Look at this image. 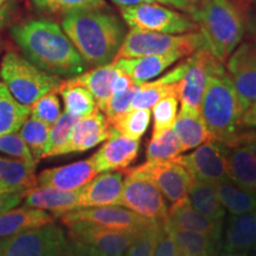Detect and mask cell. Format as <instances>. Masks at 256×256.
Returning a JSON list of instances; mask_svg holds the SVG:
<instances>
[{"label": "cell", "mask_w": 256, "mask_h": 256, "mask_svg": "<svg viewBox=\"0 0 256 256\" xmlns=\"http://www.w3.org/2000/svg\"><path fill=\"white\" fill-rule=\"evenodd\" d=\"M216 190L224 209L232 215H241L256 210L255 192L240 188L230 179L216 183Z\"/></svg>", "instance_id": "1f68e13d"}, {"label": "cell", "mask_w": 256, "mask_h": 256, "mask_svg": "<svg viewBox=\"0 0 256 256\" xmlns=\"http://www.w3.org/2000/svg\"><path fill=\"white\" fill-rule=\"evenodd\" d=\"M168 226L176 243L178 256H210L217 254L218 242L210 236L191 230L174 228L168 223Z\"/></svg>", "instance_id": "f546056e"}, {"label": "cell", "mask_w": 256, "mask_h": 256, "mask_svg": "<svg viewBox=\"0 0 256 256\" xmlns=\"http://www.w3.org/2000/svg\"><path fill=\"white\" fill-rule=\"evenodd\" d=\"M156 2L168 6V8H174L177 10H180L184 14H192L196 11L200 0H156Z\"/></svg>", "instance_id": "c3c4849f"}, {"label": "cell", "mask_w": 256, "mask_h": 256, "mask_svg": "<svg viewBox=\"0 0 256 256\" xmlns=\"http://www.w3.org/2000/svg\"><path fill=\"white\" fill-rule=\"evenodd\" d=\"M188 66L183 78L178 82V101L182 108L200 110L202 100L206 87L208 76L216 60L206 48H200L196 52L188 56Z\"/></svg>", "instance_id": "5bb4252c"}, {"label": "cell", "mask_w": 256, "mask_h": 256, "mask_svg": "<svg viewBox=\"0 0 256 256\" xmlns=\"http://www.w3.org/2000/svg\"><path fill=\"white\" fill-rule=\"evenodd\" d=\"M188 198L194 209L212 220H222L226 209L220 203L216 190V183L194 179L188 188Z\"/></svg>", "instance_id": "f1b7e54d"}, {"label": "cell", "mask_w": 256, "mask_h": 256, "mask_svg": "<svg viewBox=\"0 0 256 256\" xmlns=\"http://www.w3.org/2000/svg\"><path fill=\"white\" fill-rule=\"evenodd\" d=\"M0 46H2V38H0Z\"/></svg>", "instance_id": "91938a15"}, {"label": "cell", "mask_w": 256, "mask_h": 256, "mask_svg": "<svg viewBox=\"0 0 256 256\" xmlns=\"http://www.w3.org/2000/svg\"><path fill=\"white\" fill-rule=\"evenodd\" d=\"M133 86H136V83L130 78V76L114 66V74L112 78V95L122 94L130 90Z\"/></svg>", "instance_id": "bcb514c9"}, {"label": "cell", "mask_w": 256, "mask_h": 256, "mask_svg": "<svg viewBox=\"0 0 256 256\" xmlns=\"http://www.w3.org/2000/svg\"><path fill=\"white\" fill-rule=\"evenodd\" d=\"M114 74V63L104 64L95 66L88 72H83L78 76L68 78L72 84L84 87L92 95L96 106L101 112L104 110L106 106L112 96V78Z\"/></svg>", "instance_id": "83f0119b"}, {"label": "cell", "mask_w": 256, "mask_h": 256, "mask_svg": "<svg viewBox=\"0 0 256 256\" xmlns=\"http://www.w3.org/2000/svg\"><path fill=\"white\" fill-rule=\"evenodd\" d=\"M180 153V144L172 128L153 136L146 147L147 160H172Z\"/></svg>", "instance_id": "8d00e7d4"}, {"label": "cell", "mask_w": 256, "mask_h": 256, "mask_svg": "<svg viewBox=\"0 0 256 256\" xmlns=\"http://www.w3.org/2000/svg\"><path fill=\"white\" fill-rule=\"evenodd\" d=\"M226 151V145L210 140L190 154L178 156L174 160L184 166L194 179L218 183L230 179Z\"/></svg>", "instance_id": "30bf717a"}, {"label": "cell", "mask_w": 256, "mask_h": 256, "mask_svg": "<svg viewBox=\"0 0 256 256\" xmlns=\"http://www.w3.org/2000/svg\"><path fill=\"white\" fill-rule=\"evenodd\" d=\"M136 168L152 179L159 191L172 204L188 197L194 177L184 166L172 160H147Z\"/></svg>", "instance_id": "4fadbf2b"}, {"label": "cell", "mask_w": 256, "mask_h": 256, "mask_svg": "<svg viewBox=\"0 0 256 256\" xmlns=\"http://www.w3.org/2000/svg\"><path fill=\"white\" fill-rule=\"evenodd\" d=\"M0 152L16 156L18 159L26 160V162H36L32 156L30 150L28 148L26 144L22 139L19 134H4L0 136ZM38 164V162H36Z\"/></svg>", "instance_id": "ee69618b"}, {"label": "cell", "mask_w": 256, "mask_h": 256, "mask_svg": "<svg viewBox=\"0 0 256 256\" xmlns=\"http://www.w3.org/2000/svg\"><path fill=\"white\" fill-rule=\"evenodd\" d=\"M256 252V210L229 218L223 256H247Z\"/></svg>", "instance_id": "ffe728a7"}, {"label": "cell", "mask_w": 256, "mask_h": 256, "mask_svg": "<svg viewBox=\"0 0 256 256\" xmlns=\"http://www.w3.org/2000/svg\"><path fill=\"white\" fill-rule=\"evenodd\" d=\"M30 116V107L19 104L0 82V136L17 133Z\"/></svg>", "instance_id": "4dcf8cb0"}, {"label": "cell", "mask_w": 256, "mask_h": 256, "mask_svg": "<svg viewBox=\"0 0 256 256\" xmlns=\"http://www.w3.org/2000/svg\"><path fill=\"white\" fill-rule=\"evenodd\" d=\"M58 92H50L34 101L30 107V115L36 118L46 126L51 127L60 116V102Z\"/></svg>", "instance_id": "60d3db41"}, {"label": "cell", "mask_w": 256, "mask_h": 256, "mask_svg": "<svg viewBox=\"0 0 256 256\" xmlns=\"http://www.w3.org/2000/svg\"><path fill=\"white\" fill-rule=\"evenodd\" d=\"M252 2H254V5L256 6V0H252Z\"/></svg>", "instance_id": "680465c9"}, {"label": "cell", "mask_w": 256, "mask_h": 256, "mask_svg": "<svg viewBox=\"0 0 256 256\" xmlns=\"http://www.w3.org/2000/svg\"><path fill=\"white\" fill-rule=\"evenodd\" d=\"M226 148L230 180L256 194V160L250 151L240 142H232Z\"/></svg>", "instance_id": "4316f807"}, {"label": "cell", "mask_w": 256, "mask_h": 256, "mask_svg": "<svg viewBox=\"0 0 256 256\" xmlns=\"http://www.w3.org/2000/svg\"><path fill=\"white\" fill-rule=\"evenodd\" d=\"M246 108L223 63L216 60L208 76L200 114L211 139L229 146L241 132Z\"/></svg>", "instance_id": "3957f363"}, {"label": "cell", "mask_w": 256, "mask_h": 256, "mask_svg": "<svg viewBox=\"0 0 256 256\" xmlns=\"http://www.w3.org/2000/svg\"><path fill=\"white\" fill-rule=\"evenodd\" d=\"M183 57H188L182 51H172L164 55H153L136 58H120L113 60L116 68L124 70L130 76L136 84L148 82L158 78L172 64H174Z\"/></svg>", "instance_id": "7402d4cb"}, {"label": "cell", "mask_w": 256, "mask_h": 256, "mask_svg": "<svg viewBox=\"0 0 256 256\" xmlns=\"http://www.w3.org/2000/svg\"><path fill=\"white\" fill-rule=\"evenodd\" d=\"M0 256H72V244L52 222L0 240Z\"/></svg>", "instance_id": "52a82bcc"}, {"label": "cell", "mask_w": 256, "mask_h": 256, "mask_svg": "<svg viewBox=\"0 0 256 256\" xmlns=\"http://www.w3.org/2000/svg\"><path fill=\"white\" fill-rule=\"evenodd\" d=\"M10 34L25 58L50 75L74 78L84 72L87 64L55 22H23L14 25Z\"/></svg>", "instance_id": "6da1fadb"}, {"label": "cell", "mask_w": 256, "mask_h": 256, "mask_svg": "<svg viewBox=\"0 0 256 256\" xmlns=\"http://www.w3.org/2000/svg\"><path fill=\"white\" fill-rule=\"evenodd\" d=\"M168 223L174 228L206 234L218 242L222 234V220H212L198 212L188 197L176 202L168 211Z\"/></svg>", "instance_id": "44dd1931"}, {"label": "cell", "mask_w": 256, "mask_h": 256, "mask_svg": "<svg viewBox=\"0 0 256 256\" xmlns=\"http://www.w3.org/2000/svg\"><path fill=\"white\" fill-rule=\"evenodd\" d=\"M36 162L0 158V190L26 194L37 188Z\"/></svg>", "instance_id": "cb8c5ba5"}, {"label": "cell", "mask_w": 256, "mask_h": 256, "mask_svg": "<svg viewBox=\"0 0 256 256\" xmlns=\"http://www.w3.org/2000/svg\"><path fill=\"white\" fill-rule=\"evenodd\" d=\"M5 2L6 0H0V10L2 8V6H4V4H5Z\"/></svg>", "instance_id": "11a10c76"}, {"label": "cell", "mask_w": 256, "mask_h": 256, "mask_svg": "<svg viewBox=\"0 0 256 256\" xmlns=\"http://www.w3.org/2000/svg\"><path fill=\"white\" fill-rule=\"evenodd\" d=\"M80 188L75 191H62L54 188L37 186L25 194L24 206L51 211L57 218L68 211L80 208Z\"/></svg>", "instance_id": "603a6c76"}, {"label": "cell", "mask_w": 256, "mask_h": 256, "mask_svg": "<svg viewBox=\"0 0 256 256\" xmlns=\"http://www.w3.org/2000/svg\"><path fill=\"white\" fill-rule=\"evenodd\" d=\"M72 256H107L98 249L80 242L72 241Z\"/></svg>", "instance_id": "f907efd6"}, {"label": "cell", "mask_w": 256, "mask_h": 256, "mask_svg": "<svg viewBox=\"0 0 256 256\" xmlns=\"http://www.w3.org/2000/svg\"><path fill=\"white\" fill-rule=\"evenodd\" d=\"M2 16L0 14V23H2Z\"/></svg>", "instance_id": "6f0895ef"}, {"label": "cell", "mask_w": 256, "mask_h": 256, "mask_svg": "<svg viewBox=\"0 0 256 256\" xmlns=\"http://www.w3.org/2000/svg\"><path fill=\"white\" fill-rule=\"evenodd\" d=\"M62 28L92 68L113 62L126 36L124 20L107 6L64 14Z\"/></svg>", "instance_id": "7a4b0ae2"}, {"label": "cell", "mask_w": 256, "mask_h": 256, "mask_svg": "<svg viewBox=\"0 0 256 256\" xmlns=\"http://www.w3.org/2000/svg\"><path fill=\"white\" fill-rule=\"evenodd\" d=\"M110 128L106 115L96 108L92 114L81 118L76 122L69 142L62 151V156L86 152L98 144L104 142L110 136Z\"/></svg>", "instance_id": "d6986e66"}, {"label": "cell", "mask_w": 256, "mask_h": 256, "mask_svg": "<svg viewBox=\"0 0 256 256\" xmlns=\"http://www.w3.org/2000/svg\"><path fill=\"white\" fill-rule=\"evenodd\" d=\"M247 31L250 34L252 40L256 42V14H252L247 20Z\"/></svg>", "instance_id": "db71d44e"}, {"label": "cell", "mask_w": 256, "mask_h": 256, "mask_svg": "<svg viewBox=\"0 0 256 256\" xmlns=\"http://www.w3.org/2000/svg\"><path fill=\"white\" fill-rule=\"evenodd\" d=\"M74 242L90 246L107 256H124L138 232H121L100 224L78 220L66 226Z\"/></svg>", "instance_id": "8fae6325"}, {"label": "cell", "mask_w": 256, "mask_h": 256, "mask_svg": "<svg viewBox=\"0 0 256 256\" xmlns=\"http://www.w3.org/2000/svg\"><path fill=\"white\" fill-rule=\"evenodd\" d=\"M177 84H168L164 83L160 78L156 81L145 82L139 84L138 90L133 96L132 104H130V110H150L156 104L170 95H177Z\"/></svg>", "instance_id": "836d02e7"}, {"label": "cell", "mask_w": 256, "mask_h": 256, "mask_svg": "<svg viewBox=\"0 0 256 256\" xmlns=\"http://www.w3.org/2000/svg\"><path fill=\"white\" fill-rule=\"evenodd\" d=\"M139 150L140 140L124 136L112 127L110 136L90 158L98 174L104 171L122 172L136 159Z\"/></svg>", "instance_id": "2e32d148"}, {"label": "cell", "mask_w": 256, "mask_h": 256, "mask_svg": "<svg viewBox=\"0 0 256 256\" xmlns=\"http://www.w3.org/2000/svg\"><path fill=\"white\" fill-rule=\"evenodd\" d=\"M247 256H256V252H254V254H250V255H247Z\"/></svg>", "instance_id": "9f6ffc18"}, {"label": "cell", "mask_w": 256, "mask_h": 256, "mask_svg": "<svg viewBox=\"0 0 256 256\" xmlns=\"http://www.w3.org/2000/svg\"><path fill=\"white\" fill-rule=\"evenodd\" d=\"M191 17L203 38L204 48L222 63L242 43L247 32V20L232 0H200Z\"/></svg>", "instance_id": "277c9868"}, {"label": "cell", "mask_w": 256, "mask_h": 256, "mask_svg": "<svg viewBox=\"0 0 256 256\" xmlns=\"http://www.w3.org/2000/svg\"><path fill=\"white\" fill-rule=\"evenodd\" d=\"M138 87H139V84H136L130 90L124 92L122 94H115L110 96L104 110L102 112L107 118L110 124L130 110V104H132L133 96L136 92Z\"/></svg>", "instance_id": "7bdbcfd3"}, {"label": "cell", "mask_w": 256, "mask_h": 256, "mask_svg": "<svg viewBox=\"0 0 256 256\" xmlns=\"http://www.w3.org/2000/svg\"><path fill=\"white\" fill-rule=\"evenodd\" d=\"M90 156L72 164L57 166L42 171L37 177L38 186L54 188L62 191H75L81 188L98 174Z\"/></svg>", "instance_id": "ac0fdd59"}, {"label": "cell", "mask_w": 256, "mask_h": 256, "mask_svg": "<svg viewBox=\"0 0 256 256\" xmlns=\"http://www.w3.org/2000/svg\"><path fill=\"white\" fill-rule=\"evenodd\" d=\"M153 256H178L176 243L170 232L168 222H159L156 248Z\"/></svg>", "instance_id": "f6af8a7d"}, {"label": "cell", "mask_w": 256, "mask_h": 256, "mask_svg": "<svg viewBox=\"0 0 256 256\" xmlns=\"http://www.w3.org/2000/svg\"><path fill=\"white\" fill-rule=\"evenodd\" d=\"M122 197L120 206L145 217L152 222H164L168 220V206L162 192L152 179L140 172L136 168H126Z\"/></svg>", "instance_id": "9c48e42d"}, {"label": "cell", "mask_w": 256, "mask_h": 256, "mask_svg": "<svg viewBox=\"0 0 256 256\" xmlns=\"http://www.w3.org/2000/svg\"><path fill=\"white\" fill-rule=\"evenodd\" d=\"M57 92L62 96L64 112L78 119L88 116L98 108L94 98L89 90L81 86L72 84L68 80L60 82Z\"/></svg>", "instance_id": "d6a6232c"}, {"label": "cell", "mask_w": 256, "mask_h": 256, "mask_svg": "<svg viewBox=\"0 0 256 256\" xmlns=\"http://www.w3.org/2000/svg\"><path fill=\"white\" fill-rule=\"evenodd\" d=\"M24 197L25 194H23L0 190V215L18 206L19 203L24 200Z\"/></svg>", "instance_id": "7dc6e473"}, {"label": "cell", "mask_w": 256, "mask_h": 256, "mask_svg": "<svg viewBox=\"0 0 256 256\" xmlns=\"http://www.w3.org/2000/svg\"><path fill=\"white\" fill-rule=\"evenodd\" d=\"M174 130L180 144L182 152L196 148L212 140L200 110L182 108L174 124Z\"/></svg>", "instance_id": "d4e9b609"}, {"label": "cell", "mask_w": 256, "mask_h": 256, "mask_svg": "<svg viewBox=\"0 0 256 256\" xmlns=\"http://www.w3.org/2000/svg\"><path fill=\"white\" fill-rule=\"evenodd\" d=\"M241 128H255L256 130V101L246 108L241 119Z\"/></svg>", "instance_id": "816d5d0a"}, {"label": "cell", "mask_w": 256, "mask_h": 256, "mask_svg": "<svg viewBox=\"0 0 256 256\" xmlns=\"http://www.w3.org/2000/svg\"><path fill=\"white\" fill-rule=\"evenodd\" d=\"M210 256H218L217 254H214V255H210Z\"/></svg>", "instance_id": "94428289"}, {"label": "cell", "mask_w": 256, "mask_h": 256, "mask_svg": "<svg viewBox=\"0 0 256 256\" xmlns=\"http://www.w3.org/2000/svg\"><path fill=\"white\" fill-rule=\"evenodd\" d=\"M122 188V172L104 171L98 174L80 188V208L120 206Z\"/></svg>", "instance_id": "e0dca14e"}, {"label": "cell", "mask_w": 256, "mask_h": 256, "mask_svg": "<svg viewBox=\"0 0 256 256\" xmlns=\"http://www.w3.org/2000/svg\"><path fill=\"white\" fill-rule=\"evenodd\" d=\"M151 121V112L150 110H130L116 119L110 126L122 133L124 136L132 139L140 140L146 133Z\"/></svg>", "instance_id": "f35d334b"}, {"label": "cell", "mask_w": 256, "mask_h": 256, "mask_svg": "<svg viewBox=\"0 0 256 256\" xmlns=\"http://www.w3.org/2000/svg\"><path fill=\"white\" fill-rule=\"evenodd\" d=\"M158 226L159 222H151L140 229L128 247L126 256H153Z\"/></svg>", "instance_id": "b9f144b4"}, {"label": "cell", "mask_w": 256, "mask_h": 256, "mask_svg": "<svg viewBox=\"0 0 256 256\" xmlns=\"http://www.w3.org/2000/svg\"><path fill=\"white\" fill-rule=\"evenodd\" d=\"M49 126L31 115L25 120L23 126L18 130L19 136L26 144L36 162L44 158L48 140H49Z\"/></svg>", "instance_id": "e575fe53"}, {"label": "cell", "mask_w": 256, "mask_h": 256, "mask_svg": "<svg viewBox=\"0 0 256 256\" xmlns=\"http://www.w3.org/2000/svg\"><path fill=\"white\" fill-rule=\"evenodd\" d=\"M124 23L134 30L168 34H184L198 31L190 14L171 10L156 2L120 8Z\"/></svg>", "instance_id": "ba28073f"}, {"label": "cell", "mask_w": 256, "mask_h": 256, "mask_svg": "<svg viewBox=\"0 0 256 256\" xmlns=\"http://www.w3.org/2000/svg\"><path fill=\"white\" fill-rule=\"evenodd\" d=\"M0 78L19 104L31 107L50 92H57L62 82L14 51L6 52L0 64Z\"/></svg>", "instance_id": "5b68a950"}, {"label": "cell", "mask_w": 256, "mask_h": 256, "mask_svg": "<svg viewBox=\"0 0 256 256\" xmlns=\"http://www.w3.org/2000/svg\"><path fill=\"white\" fill-rule=\"evenodd\" d=\"M119 8H130L140 4H150V2H156V0H112Z\"/></svg>", "instance_id": "f5cc1de1"}, {"label": "cell", "mask_w": 256, "mask_h": 256, "mask_svg": "<svg viewBox=\"0 0 256 256\" xmlns=\"http://www.w3.org/2000/svg\"><path fill=\"white\" fill-rule=\"evenodd\" d=\"M226 72L244 108L256 101V42H243L226 60Z\"/></svg>", "instance_id": "9a60e30c"}, {"label": "cell", "mask_w": 256, "mask_h": 256, "mask_svg": "<svg viewBox=\"0 0 256 256\" xmlns=\"http://www.w3.org/2000/svg\"><path fill=\"white\" fill-rule=\"evenodd\" d=\"M38 11L49 14H68L72 12L106 8V0H32Z\"/></svg>", "instance_id": "74e56055"}, {"label": "cell", "mask_w": 256, "mask_h": 256, "mask_svg": "<svg viewBox=\"0 0 256 256\" xmlns=\"http://www.w3.org/2000/svg\"><path fill=\"white\" fill-rule=\"evenodd\" d=\"M200 48H204V40L198 31L184 34H168L130 28L124 36L114 60L164 55L172 51H182L188 57Z\"/></svg>", "instance_id": "8992f818"}, {"label": "cell", "mask_w": 256, "mask_h": 256, "mask_svg": "<svg viewBox=\"0 0 256 256\" xmlns=\"http://www.w3.org/2000/svg\"><path fill=\"white\" fill-rule=\"evenodd\" d=\"M234 142H240L244 145L250 151V153L256 160V130H247V132H240ZM230 144V145H232Z\"/></svg>", "instance_id": "681fc988"}, {"label": "cell", "mask_w": 256, "mask_h": 256, "mask_svg": "<svg viewBox=\"0 0 256 256\" xmlns=\"http://www.w3.org/2000/svg\"><path fill=\"white\" fill-rule=\"evenodd\" d=\"M78 120V118L66 112L60 114L58 120L50 127L49 140H48L44 158L62 156V151L68 144L74 127Z\"/></svg>", "instance_id": "d590c367"}, {"label": "cell", "mask_w": 256, "mask_h": 256, "mask_svg": "<svg viewBox=\"0 0 256 256\" xmlns=\"http://www.w3.org/2000/svg\"><path fill=\"white\" fill-rule=\"evenodd\" d=\"M57 218L64 226L78 222V220H84V222L100 224L106 228L121 230V232H139L140 229L152 222L119 206L78 208V209L63 214Z\"/></svg>", "instance_id": "7c38bea8"}, {"label": "cell", "mask_w": 256, "mask_h": 256, "mask_svg": "<svg viewBox=\"0 0 256 256\" xmlns=\"http://www.w3.org/2000/svg\"><path fill=\"white\" fill-rule=\"evenodd\" d=\"M178 113V96L170 95L153 106V136L174 127Z\"/></svg>", "instance_id": "ab89813d"}, {"label": "cell", "mask_w": 256, "mask_h": 256, "mask_svg": "<svg viewBox=\"0 0 256 256\" xmlns=\"http://www.w3.org/2000/svg\"><path fill=\"white\" fill-rule=\"evenodd\" d=\"M54 217L44 210L30 206L14 208L0 215V240H5L24 230L52 223Z\"/></svg>", "instance_id": "484cf974"}]
</instances>
